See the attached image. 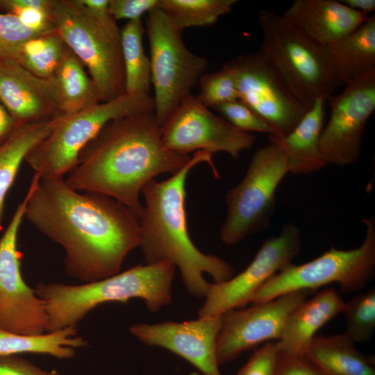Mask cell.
<instances>
[{"mask_svg": "<svg viewBox=\"0 0 375 375\" xmlns=\"http://www.w3.org/2000/svg\"><path fill=\"white\" fill-rule=\"evenodd\" d=\"M26 194L24 218L62 247L66 273L81 283L121 272L127 255L140 246L139 218L111 197L35 173Z\"/></svg>", "mask_w": 375, "mask_h": 375, "instance_id": "cell-1", "label": "cell"}, {"mask_svg": "<svg viewBox=\"0 0 375 375\" xmlns=\"http://www.w3.org/2000/svg\"><path fill=\"white\" fill-rule=\"evenodd\" d=\"M190 158L164 145L153 112L138 113L107 124L81 151L65 181L76 190L111 197L140 219L143 187L159 174H176Z\"/></svg>", "mask_w": 375, "mask_h": 375, "instance_id": "cell-2", "label": "cell"}, {"mask_svg": "<svg viewBox=\"0 0 375 375\" xmlns=\"http://www.w3.org/2000/svg\"><path fill=\"white\" fill-rule=\"evenodd\" d=\"M212 154L197 151L178 172L162 181L151 180L142 188L145 205L139 219V247L147 264L167 262L177 267L185 289L193 297L204 298L211 283L226 281L233 276L231 264L221 258L201 251L193 243L187 226L185 201V183L190 170L208 162L215 177L219 174Z\"/></svg>", "mask_w": 375, "mask_h": 375, "instance_id": "cell-3", "label": "cell"}, {"mask_svg": "<svg viewBox=\"0 0 375 375\" xmlns=\"http://www.w3.org/2000/svg\"><path fill=\"white\" fill-rule=\"evenodd\" d=\"M176 267L167 262L138 265L109 277L69 285L40 283L35 289L47 315L46 332L76 325L97 306L108 302L142 300L151 312L172 301Z\"/></svg>", "mask_w": 375, "mask_h": 375, "instance_id": "cell-4", "label": "cell"}, {"mask_svg": "<svg viewBox=\"0 0 375 375\" xmlns=\"http://www.w3.org/2000/svg\"><path fill=\"white\" fill-rule=\"evenodd\" d=\"M260 51L272 65L293 94L309 109L342 85L328 47L314 41L281 15L261 10Z\"/></svg>", "mask_w": 375, "mask_h": 375, "instance_id": "cell-5", "label": "cell"}, {"mask_svg": "<svg viewBox=\"0 0 375 375\" xmlns=\"http://www.w3.org/2000/svg\"><path fill=\"white\" fill-rule=\"evenodd\" d=\"M53 26L67 47L87 67L101 102L125 94L121 33L110 15L97 16L80 0H52Z\"/></svg>", "mask_w": 375, "mask_h": 375, "instance_id": "cell-6", "label": "cell"}, {"mask_svg": "<svg viewBox=\"0 0 375 375\" xmlns=\"http://www.w3.org/2000/svg\"><path fill=\"white\" fill-rule=\"evenodd\" d=\"M153 111V97L125 93L62 115L51 133L28 154L25 161L41 178H64L77 165L83 149L110 122Z\"/></svg>", "mask_w": 375, "mask_h": 375, "instance_id": "cell-7", "label": "cell"}, {"mask_svg": "<svg viewBox=\"0 0 375 375\" xmlns=\"http://www.w3.org/2000/svg\"><path fill=\"white\" fill-rule=\"evenodd\" d=\"M365 236L357 248L335 247L301 265L292 263L267 281L253 294L251 303L269 301L287 293L308 290L336 283L344 292L365 288L372 280L375 269V220L362 219Z\"/></svg>", "mask_w": 375, "mask_h": 375, "instance_id": "cell-8", "label": "cell"}, {"mask_svg": "<svg viewBox=\"0 0 375 375\" xmlns=\"http://www.w3.org/2000/svg\"><path fill=\"white\" fill-rule=\"evenodd\" d=\"M145 31L150 46L151 81L154 88V116L161 126L191 94L205 73L208 60L185 45L182 31L156 7L147 13Z\"/></svg>", "mask_w": 375, "mask_h": 375, "instance_id": "cell-9", "label": "cell"}, {"mask_svg": "<svg viewBox=\"0 0 375 375\" xmlns=\"http://www.w3.org/2000/svg\"><path fill=\"white\" fill-rule=\"evenodd\" d=\"M289 173L287 157L276 144H269L253 154L242 181L226 194V215L220 238L234 244L265 228L274 208L276 191Z\"/></svg>", "mask_w": 375, "mask_h": 375, "instance_id": "cell-10", "label": "cell"}, {"mask_svg": "<svg viewBox=\"0 0 375 375\" xmlns=\"http://www.w3.org/2000/svg\"><path fill=\"white\" fill-rule=\"evenodd\" d=\"M236 81L239 99L265 120L276 137L290 133L308 110L259 51L227 62Z\"/></svg>", "mask_w": 375, "mask_h": 375, "instance_id": "cell-11", "label": "cell"}, {"mask_svg": "<svg viewBox=\"0 0 375 375\" xmlns=\"http://www.w3.org/2000/svg\"><path fill=\"white\" fill-rule=\"evenodd\" d=\"M161 138L169 150L184 155L194 151H220L237 158L251 149L255 136L242 131L212 113L198 99L189 95L173 110L161 126Z\"/></svg>", "mask_w": 375, "mask_h": 375, "instance_id": "cell-12", "label": "cell"}, {"mask_svg": "<svg viewBox=\"0 0 375 375\" xmlns=\"http://www.w3.org/2000/svg\"><path fill=\"white\" fill-rule=\"evenodd\" d=\"M301 247V231L294 224L265 241L251 263L239 274L211 283L199 317L222 315L250 304L253 294L272 276L292 263Z\"/></svg>", "mask_w": 375, "mask_h": 375, "instance_id": "cell-13", "label": "cell"}, {"mask_svg": "<svg viewBox=\"0 0 375 375\" xmlns=\"http://www.w3.org/2000/svg\"><path fill=\"white\" fill-rule=\"evenodd\" d=\"M28 199L26 194L0 238V328L13 333H46L47 315L35 290L24 281L17 239Z\"/></svg>", "mask_w": 375, "mask_h": 375, "instance_id": "cell-14", "label": "cell"}, {"mask_svg": "<svg viewBox=\"0 0 375 375\" xmlns=\"http://www.w3.org/2000/svg\"><path fill=\"white\" fill-rule=\"evenodd\" d=\"M326 101L331 112L320 138L323 158L327 164L352 165L360 156L366 124L375 110V73L344 85Z\"/></svg>", "mask_w": 375, "mask_h": 375, "instance_id": "cell-15", "label": "cell"}, {"mask_svg": "<svg viewBox=\"0 0 375 375\" xmlns=\"http://www.w3.org/2000/svg\"><path fill=\"white\" fill-rule=\"evenodd\" d=\"M310 292L300 290L224 314L217 341L219 365L238 358L260 344L279 341L290 313Z\"/></svg>", "mask_w": 375, "mask_h": 375, "instance_id": "cell-16", "label": "cell"}, {"mask_svg": "<svg viewBox=\"0 0 375 375\" xmlns=\"http://www.w3.org/2000/svg\"><path fill=\"white\" fill-rule=\"evenodd\" d=\"M223 319L222 315L184 322L135 323L128 330L143 344L176 354L203 375H224L217 355V341Z\"/></svg>", "mask_w": 375, "mask_h": 375, "instance_id": "cell-17", "label": "cell"}, {"mask_svg": "<svg viewBox=\"0 0 375 375\" xmlns=\"http://www.w3.org/2000/svg\"><path fill=\"white\" fill-rule=\"evenodd\" d=\"M0 102L19 126L61 115L49 79L34 75L15 60L0 62Z\"/></svg>", "mask_w": 375, "mask_h": 375, "instance_id": "cell-18", "label": "cell"}, {"mask_svg": "<svg viewBox=\"0 0 375 375\" xmlns=\"http://www.w3.org/2000/svg\"><path fill=\"white\" fill-rule=\"evenodd\" d=\"M281 16L326 47L353 31L369 17L335 0H294Z\"/></svg>", "mask_w": 375, "mask_h": 375, "instance_id": "cell-19", "label": "cell"}, {"mask_svg": "<svg viewBox=\"0 0 375 375\" xmlns=\"http://www.w3.org/2000/svg\"><path fill=\"white\" fill-rule=\"evenodd\" d=\"M345 301L333 288H326L305 300L288 316L281 338V349L289 354L303 356L316 333L342 313Z\"/></svg>", "mask_w": 375, "mask_h": 375, "instance_id": "cell-20", "label": "cell"}, {"mask_svg": "<svg viewBox=\"0 0 375 375\" xmlns=\"http://www.w3.org/2000/svg\"><path fill=\"white\" fill-rule=\"evenodd\" d=\"M326 101L323 99H316L296 127L287 135L269 136V142L276 144L284 151L289 173L308 174L328 165L320 149Z\"/></svg>", "mask_w": 375, "mask_h": 375, "instance_id": "cell-21", "label": "cell"}, {"mask_svg": "<svg viewBox=\"0 0 375 375\" xmlns=\"http://www.w3.org/2000/svg\"><path fill=\"white\" fill-rule=\"evenodd\" d=\"M354 343L344 333L315 336L303 356L319 375H375L374 356Z\"/></svg>", "mask_w": 375, "mask_h": 375, "instance_id": "cell-22", "label": "cell"}, {"mask_svg": "<svg viewBox=\"0 0 375 375\" xmlns=\"http://www.w3.org/2000/svg\"><path fill=\"white\" fill-rule=\"evenodd\" d=\"M337 73L346 85L375 73V15L328 46Z\"/></svg>", "mask_w": 375, "mask_h": 375, "instance_id": "cell-23", "label": "cell"}, {"mask_svg": "<svg viewBox=\"0 0 375 375\" xmlns=\"http://www.w3.org/2000/svg\"><path fill=\"white\" fill-rule=\"evenodd\" d=\"M62 115L48 120L19 126L0 144V230L6 196L28 154L51 133Z\"/></svg>", "mask_w": 375, "mask_h": 375, "instance_id": "cell-24", "label": "cell"}, {"mask_svg": "<svg viewBox=\"0 0 375 375\" xmlns=\"http://www.w3.org/2000/svg\"><path fill=\"white\" fill-rule=\"evenodd\" d=\"M49 79L60 114L69 115L101 102L85 66L69 48Z\"/></svg>", "mask_w": 375, "mask_h": 375, "instance_id": "cell-25", "label": "cell"}, {"mask_svg": "<svg viewBox=\"0 0 375 375\" xmlns=\"http://www.w3.org/2000/svg\"><path fill=\"white\" fill-rule=\"evenodd\" d=\"M87 344V341L78 335L76 327L36 335L17 333L0 328V357L31 353L69 359L74 356L76 349Z\"/></svg>", "mask_w": 375, "mask_h": 375, "instance_id": "cell-26", "label": "cell"}, {"mask_svg": "<svg viewBox=\"0 0 375 375\" xmlns=\"http://www.w3.org/2000/svg\"><path fill=\"white\" fill-rule=\"evenodd\" d=\"M142 19L128 21L120 29L121 45L125 74V92L149 94L151 64L142 42Z\"/></svg>", "mask_w": 375, "mask_h": 375, "instance_id": "cell-27", "label": "cell"}, {"mask_svg": "<svg viewBox=\"0 0 375 375\" xmlns=\"http://www.w3.org/2000/svg\"><path fill=\"white\" fill-rule=\"evenodd\" d=\"M237 0H159L158 7L172 24L183 31L188 27L208 26L230 12Z\"/></svg>", "mask_w": 375, "mask_h": 375, "instance_id": "cell-28", "label": "cell"}, {"mask_svg": "<svg viewBox=\"0 0 375 375\" xmlns=\"http://www.w3.org/2000/svg\"><path fill=\"white\" fill-rule=\"evenodd\" d=\"M67 48L53 29L26 42L16 61L34 75L49 79L60 65Z\"/></svg>", "mask_w": 375, "mask_h": 375, "instance_id": "cell-29", "label": "cell"}, {"mask_svg": "<svg viewBox=\"0 0 375 375\" xmlns=\"http://www.w3.org/2000/svg\"><path fill=\"white\" fill-rule=\"evenodd\" d=\"M344 333L354 342L369 340L375 329V289L371 288L349 301L342 310Z\"/></svg>", "mask_w": 375, "mask_h": 375, "instance_id": "cell-30", "label": "cell"}, {"mask_svg": "<svg viewBox=\"0 0 375 375\" xmlns=\"http://www.w3.org/2000/svg\"><path fill=\"white\" fill-rule=\"evenodd\" d=\"M198 84L197 97L208 108L239 99L235 75L227 63L215 72L204 73Z\"/></svg>", "mask_w": 375, "mask_h": 375, "instance_id": "cell-31", "label": "cell"}, {"mask_svg": "<svg viewBox=\"0 0 375 375\" xmlns=\"http://www.w3.org/2000/svg\"><path fill=\"white\" fill-rule=\"evenodd\" d=\"M51 3L52 0H0V9L17 17L28 28L45 33L55 29Z\"/></svg>", "mask_w": 375, "mask_h": 375, "instance_id": "cell-32", "label": "cell"}, {"mask_svg": "<svg viewBox=\"0 0 375 375\" xmlns=\"http://www.w3.org/2000/svg\"><path fill=\"white\" fill-rule=\"evenodd\" d=\"M42 33L28 28L15 15L0 13V62L16 60L23 44Z\"/></svg>", "mask_w": 375, "mask_h": 375, "instance_id": "cell-33", "label": "cell"}, {"mask_svg": "<svg viewBox=\"0 0 375 375\" xmlns=\"http://www.w3.org/2000/svg\"><path fill=\"white\" fill-rule=\"evenodd\" d=\"M235 128L247 132L267 133L275 136L274 128L250 107L240 99H235L213 108Z\"/></svg>", "mask_w": 375, "mask_h": 375, "instance_id": "cell-34", "label": "cell"}, {"mask_svg": "<svg viewBox=\"0 0 375 375\" xmlns=\"http://www.w3.org/2000/svg\"><path fill=\"white\" fill-rule=\"evenodd\" d=\"M281 352L278 341L263 344L236 375H275Z\"/></svg>", "mask_w": 375, "mask_h": 375, "instance_id": "cell-35", "label": "cell"}, {"mask_svg": "<svg viewBox=\"0 0 375 375\" xmlns=\"http://www.w3.org/2000/svg\"><path fill=\"white\" fill-rule=\"evenodd\" d=\"M159 0H110L108 12L116 22L142 19V16L158 7Z\"/></svg>", "mask_w": 375, "mask_h": 375, "instance_id": "cell-36", "label": "cell"}, {"mask_svg": "<svg viewBox=\"0 0 375 375\" xmlns=\"http://www.w3.org/2000/svg\"><path fill=\"white\" fill-rule=\"evenodd\" d=\"M0 375H62L39 367L18 355L0 357Z\"/></svg>", "mask_w": 375, "mask_h": 375, "instance_id": "cell-37", "label": "cell"}, {"mask_svg": "<svg viewBox=\"0 0 375 375\" xmlns=\"http://www.w3.org/2000/svg\"><path fill=\"white\" fill-rule=\"evenodd\" d=\"M275 375H319L304 356L281 350Z\"/></svg>", "mask_w": 375, "mask_h": 375, "instance_id": "cell-38", "label": "cell"}, {"mask_svg": "<svg viewBox=\"0 0 375 375\" xmlns=\"http://www.w3.org/2000/svg\"><path fill=\"white\" fill-rule=\"evenodd\" d=\"M19 126L0 102V144L4 142Z\"/></svg>", "mask_w": 375, "mask_h": 375, "instance_id": "cell-39", "label": "cell"}, {"mask_svg": "<svg viewBox=\"0 0 375 375\" xmlns=\"http://www.w3.org/2000/svg\"><path fill=\"white\" fill-rule=\"evenodd\" d=\"M83 6L92 13L100 16H109L110 0H80Z\"/></svg>", "mask_w": 375, "mask_h": 375, "instance_id": "cell-40", "label": "cell"}, {"mask_svg": "<svg viewBox=\"0 0 375 375\" xmlns=\"http://www.w3.org/2000/svg\"><path fill=\"white\" fill-rule=\"evenodd\" d=\"M341 1L352 9L367 15L375 10L374 0H343Z\"/></svg>", "mask_w": 375, "mask_h": 375, "instance_id": "cell-41", "label": "cell"}]
</instances>
